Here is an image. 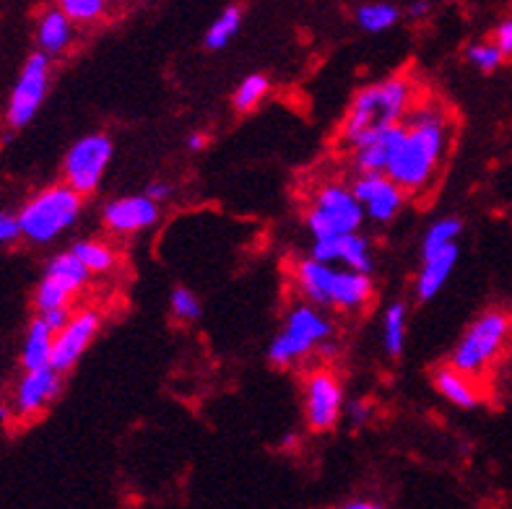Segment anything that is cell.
I'll use <instances>...</instances> for the list:
<instances>
[{
    "instance_id": "obj_29",
    "label": "cell",
    "mask_w": 512,
    "mask_h": 509,
    "mask_svg": "<svg viewBox=\"0 0 512 509\" xmlns=\"http://www.w3.org/2000/svg\"><path fill=\"white\" fill-rule=\"evenodd\" d=\"M169 310L182 323H193V320L201 317V299L195 297V291L185 289V286H177L172 291V297H169Z\"/></svg>"
},
{
    "instance_id": "obj_2",
    "label": "cell",
    "mask_w": 512,
    "mask_h": 509,
    "mask_svg": "<svg viewBox=\"0 0 512 509\" xmlns=\"http://www.w3.org/2000/svg\"><path fill=\"white\" fill-rule=\"evenodd\" d=\"M414 107V84L409 76H390L380 84L362 89L351 102L341 123V141L354 149L357 143L398 128Z\"/></svg>"
},
{
    "instance_id": "obj_21",
    "label": "cell",
    "mask_w": 512,
    "mask_h": 509,
    "mask_svg": "<svg viewBox=\"0 0 512 509\" xmlns=\"http://www.w3.org/2000/svg\"><path fill=\"white\" fill-rule=\"evenodd\" d=\"M71 252L89 273H110L117 263L115 250L99 239H78Z\"/></svg>"
},
{
    "instance_id": "obj_30",
    "label": "cell",
    "mask_w": 512,
    "mask_h": 509,
    "mask_svg": "<svg viewBox=\"0 0 512 509\" xmlns=\"http://www.w3.org/2000/svg\"><path fill=\"white\" fill-rule=\"evenodd\" d=\"M60 11L73 21V24H89V21H97L104 13L102 0H63L60 3Z\"/></svg>"
},
{
    "instance_id": "obj_39",
    "label": "cell",
    "mask_w": 512,
    "mask_h": 509,
    "mask_svg": "<svg viewBox=\"0 0 512 509\" xmlns=\"http://www.w3.org/2000/svg\"><path fill=\"white\" fill-rule=\"evenodd\" d=\"M429 11V6L427 3H414V6H411V16H424V13Z\"/></svg>"
},
{
    "instance_id": "obj_16",
    "label": "cell",
    "mask_w": 512,
    "mask_h": 509,
    "mask_svg": "<svg viewBox=\"0 0 512 509\" xmlns=\"http://www.w3.org/2000/svg\"><path fill=\"white\" fill-rule=\"evenodd\" d=\"M398 136H401V125H398V128L383 130V133H377V136L357 143V146L351 149V162H354L357 172L359 174L388 172V164L390 159H393V151H396Z\"/></svg>"
},
{
    "instance_id": "obj_32",
    "label": "cell",
    "mask_w": 512,
    "mask_h": 509,
    "mask_svg": "<svg viewBox=\"0 0 512 509\" xmlns=\"http://www.w3.org/2000/svg\"><path fill=\"white\" fill-rule=\"evenodd\" d=\"M494 47L502 52V58L512 55V19H505L494 29Z\"/></svg>"
},
{
    "instance_id": "obj_20",
    "label": "cell",
    "mask_w": 512,
    "mask_h": 509,
    "mask_svg": "<svg viewBox=\"0 0 512 509\" xmlns=\"http://www.w3.org/2000/svg\"><path fill=\"white\" fill-rule=\"evenodd\" d=\"M435 387H437V393L448 400V403H453V406L466 408V411H471V408L479 406L481 395H479V390H476L474 380H471V377H466V374L455 372L453 367L437 369Z\"/></svg>"
},
{
    "instance_id": "obj_9",
    "label": "cell",
    "mask_w": 512,
    "mask_h": 509,
    "mask_svg": "<svg viewBox=\"0 0 512 509\" xmlns=\"http://www.w3.org/2000/svg\"><path fill=\"white\" fill-rule=\"evenodd\" d=\"M47 86H50V58L42 52H32L13 84L11 99H8L6 120L11 128H26L32 123L45 102Z\"/></svg>"
},
{
    "instance_id": "obj_25",
    "label": "cell",
    "mask_w": 512,
    "mask_h": 509,
    "mask_svg": "<svg viewBox=\"0 0 512 509\" xmlns=\"http://www.w3.org/2000/svg\"><path fill=\"white\" fill-rule=\"evenodd\" d=\"M240 26H242V8L237 6L224 8V11L216 16L214 24L208 26V32H206L208 50H221V47H227L234 39V34L240 32Z\"/></svg>"
},
{
    "instance_id": "obj_1",
    "label": "cell",
    "mask_w": 512,
    "mask_h": 509,
    "mask_svg": "<svg viewBox=\"0 0 512 509\" xmlns=\"http://www.w3.org/2000/svg\"><path fill=\"white\" fill-rule=\"evenodd\" d=\"M450 143L448 112L435 104L416 107L403 120L396 151L388 164V177L403 193H422L440 172Z\"/></svg>"
},
{
    "instance_id": "obj_13",
    "label": "cell",
    "mask_w": 512,
    "mask_h": 509,
    "mask_svg": "<svg viewBox=\"0 0 512 509\" xmlns=\"http://www.w3.org/2000/svg\"><path fill=\"white\" fill-rule=\"evenodd\" d=\"M104 226L112 234H136L149 229L159 219V206L146 195H128V198H115L110 200L102 211Z\"/></svg>"
},
{
    "instance_id": "obj_3",
    "label": "cell",
    "mask_w": 512,
    "mask_h": 509,
    "mask_svg": "<svg viewBox=\"0 0 512 509\" xmlns=\"http://www.w3.org/2000/svg\"><path fill=\"white\" fill-rule=\"evenodd\" d=\"M294 281L302 297L312 307H333V310L354 312L362 310L372 299V278L362 273L325 265L318 260L305 258L294 265Z\"/></svg>"
},
{
    "instance_id": "obj_5",
    "label": "cell",
    "mask_w": 512,
    "mask_h": 509,
    "mask_svg": "<svg viewBox=\"0 0 512 509\" xmlns=\"http://www.w3.org/2000/svg\"><path fill=\"white\" fill-rule=\"evenodd\" d=\"M512 336V315L505 310H489L468 325L458 346L453 348L450 367L466 377H479L500 359Z\"/></svg>"
},
{
    "instance_id": "obj_11",
    "label": "cell",
    "mask_w": 512,
    "mask_h": 509,
    "mask_svg": "<svg viewBox=\"0 0 512 509\" xmlns=\"http://www.w3.org/2000/svg\"><path fill=\"white\" fill-rule=\"evenodd\" d=\"M102 317L97 310H81L71 315V320L65 323L60 333H55V343H52V369L58 374L68 372L76 367V361L84 356L89 343L97 338Z\"/></svg>"
},
{
    "instance_id": "obj_24",
    "label": "cell",
    "mask_w": 512,
    "mask_h": 509,
    "mask_svg": "<svg viewBox=\"0 0 512 509\" xmlns=\"http://www.w3.org/2000/svg\"><path fill=\"white\" fill-rule=\"evenodd\" d=\"M73 297H76V291L71 286L60 284L58 278L45 276L39 281L37 291H34V307H37L39 315H45V312L52 310H68V304H71Z\"/></svg>"
},
{
    "instance_id": "obj_6",
    "label": "cell",
    "mask_w": 512,
    "mask_h": 509,
    "mask_svg": "<svg viewBox=\"0 0 512 509\" xmlns=\"http://www.w3.org/2000/svg\"><path fill=\"white\" fill-rule=\"evenodd\" d=\"M333 323L318 307L307 302L294 304L292 310L286 312L284 328L276 333V338L268 346V359L276 367H289L294 361L305 359L318 346L331 343Z\"/></svg>"
},
{
    "instance_id": "obj_40",
    "label": "cell",
    "mask_w": 512,
    "mask_h": 509,
    "mask_svg": "<svg viewBox=\"0 0 512 509\" xmlns=\"http://www.w3.org/2000/svg\"><path fill=\"white\" fill-rule=\"evenodd\" d=\"M8 416H11V411H8L6 406H0V421H6Z\"/></svg>"
},
{
    "instance_id": "obj_37",
    "label": "cell",
    "mask_w": 512,
    "mask_h": 509,
    "mask_svg": "<svg viewBox=\"0 0 512 509\" xmlns=\"http://www.w3.org/2000/svg\"><path fill=\"white\" fill-rule=\"evenodd\" d=\"M208 146V136L206 133H193V136L188 138V149L190 151H203Z\"/></svg>"
},
{
    "instance_id": "obj_31",
    "label": "cell",
    "mask_w": 512,
    "mask_h": 509,
    "mask_svg": "<svg viewBox=\"0 0 512 509\" xmlns=\"http://www.w3.org/2000/svg\"><path fill=\"white\" fill-rule=\"evenodd\" d=\"M502 52L494 47V42H476V45L468 47V63L476 65L479 71L492 73L502 65Z\"/></svg>"
},
{
    "instance_id": "obj_35",
    "label": "cell",
    "mask_w": 512,
    "mask_h": 509,
    "mask_svg": "<svg viewBox=\"0 0 512 509\" xmlns=\"http://www.w3.org/2000/svg\"><path fill=\"white\" fill-rule=\"evenodd\" d=\"M146 198L149 200H154V203H162V200H167L169 195H172V185H169V182H164V180H156V182H151L149 187H146Z\"/></svg>"
},
{
    "instance_id": "obj_23",
    "label": "cell",
    "mask_w": 512,
    "mask_h": 509,
    "mask_svg": "<svg viewBox=\"0 0 512 509\" xmlns=\"http://www.w3.org/2000/svg\"><path fill=\"white\" fill-rule=\"evenodd\" d=\"M406 304L393 302L383 315V346L390 356H401L406 346Z\"/></svg>"
},
{
    "instance_id": "obj_22",
    "label": "cell",
    "mask_w": 512,
    "mask_h": 509,
    "mask_svg": "<svg viewBox=\"0 0 512 509\" xmlns=\"http://www.w3.org/2000/svg\"><path fill=\"white\" fill-rule=\"evenodd\" d=\"M45 276L58 278L60 284L71 286V289L78 294V291H81L86 286V281H89L91 273L86 271L84 265L78 263L76 255H73V252L68 250V252H60V255H55V258H52L50 263H47Z\"/></svg>"
},
{
    "instance_id": "obj_28",
    "label": "cell",
    "mask_w": 512,
    "mask_h": 509,
    "mask_svg": "<svg viewBox=\"0 0 512 509\" xmlns=\"http://www.w3.org/2000/svg\"><path fill=\"white\" fill-rule=\"evenodd\" d=\"M268 91H271V81L263 73H253V76H247L237 91H234V107L240 112H250L255 110L263 99L268 97Z\"/></svg>"
},
{
    "instance_id": "obj_33",
    "label": "cell",
    "mask_w": 512,
    "mask_h": 509,
    "mask_svg": "<svg viewBox=\"0 0 512 509\" xmlns=\"http://www.w3.org/2000/svg\"><path fill=\"white\" fill-rule=\"evenodd\" d=\"M19 237L21 232H19V221H16V216L0 211V245H8V242H13V239H19Z\"/></svg>"
},
{
    "instance_id": "obj_26",
    "label": "cell",
    "mask_w": 512,
    "mask_h": 509,
    "mask_svg": "<svg viewBox=\"0 0 512 509\" xmlns=\"http://www.w3.org/2000/svg\"><path fill=\"white\" fill-rule=\"evenodd\" d=\"M461 232H463L461 219L435 221V224L427 229V234H424L422 255L424 258H429V255H435V252L445 250V247L458 245V237H461Z\"/></svg>"
},
{
    "instance_id": "obj_15",
    "label": "cell",
    "mask_w": 512,
    "mask_h": 509,
    "mask_svg": "<svg viewBox=\"0 0 512 509\" xmlns=\"http://www.w3.org/2000/svg\"><path fill=\"white\" fill-rule=\"evenodd\" d=\"M60 393V374L55 369H37V372H24V377L16 385L13 395V413L21 419H32L45 411L52 400Z\"/></svg>"
},
{
    "instance_id": "obj_36",
    "label": "cell",
    "mask_w": 512,
    "mask_h": 509,
    "mask_svg": "<svg viewBox=\"0 0 512 509\" xmlns=\"http://www.w3.org/2000/svg\"><path fill=\"white\" fill-rule=\"evenodd\" d=\"M349 416L354 424H364V421L370 419V406H367V403H362V400H357V403H351Z\"/></svg>"
},
{
    "instance_id": "obj_19",
    "label": "cell",
    "mask_w": 512,
    "mask_h": 509,
    "mask_svg": "<svg viewBox=\"0 0 512 509\" xmlns=\"http://www.w3.org/2000/svg\"><path fill=\"white\" fill-rule=\"evenodd\" d=\"M52 343H55V333L39 317H34L32 323H29V330H26L24 346H21L24 372H37V369L52 367Z\"/></svg>"
},
{
    "instance_id": "obj_7",
    "label": "cell",
    "mask_w": 512,
    "mask_h": 509,
    "mask_svg": "<svg viewBox=\"0 0 512 509\" xmlns=\"http://www.w3.org/2000/svg\"><path fill=\"white\" fill-rule=\"evenodd\" d=\"M362 219L364 211L359 200L354 198L351 187L341 182H328L320 187L318 193L312 195V203L305 213V224L315 242L357 234Z\"/></svg>"
},
{
    "instance_id": "obj_18",
    "label": "cell",
    "mask_w": 512,
    "mask_h": 509,
    "mask_svg": "<svg viewBox=\"0 0 512 509\" xmlns=\"http://www.w3.org/2000/svg\"><path fill=\"white\" fill-rule=\"evenodd\" d=\"M73 42V21L60 8H50L39 16L37 45L42 55H60Z\"/></svg>"
},
{
    "instance_id": "obj_34",
    "label": "cell",
    "mask_w": 512,
    "mask_h": 509,
    "mask_svg": "<svg viewBox=\"0 0 512 509\" xmlns=\"http://www.w3.org/2000/svg\"><path fill=\"white\" fill-rule=\"evenodd\" d=\"M37 317L47 325V328L52 330V333H60V330L65 328V323L71 320V310H52V312H45V315H37Z\"/></svg>"
},
{
    "instance_id": "obj_17",
    "label": "cell",
    "mask_w": 512,
    "mask_h": 509,
    "mask_svg": "<svg viewBox=\"0 0 512 509\" xmlns=\"http://www.w3.org/2000/svg\"><path fill=\"white\" fill-rule=\"evenodd\" d=\"M455 263H458V245L445 247V250L424 258L422 271H419V278H416V299H419V302L435 299L442 291V286L448 284Z\"/></svg>"
},
{
    "instance_id": "obj_8",
    "label": "cell",
    "mask_w": 512,
    "mask_h": 509,
    "mask_svg": "<svg viewBox=\"0 0 512 509\" xmlns=\"http://www.w3.org/2000/svg\"><path fill=\"white\" fill-rule=\"evenodd\" d=\"M112 162V141L104 133H91V136L78 138L73 143L63 162L65 185L81 198L94 193L102 182L104 172Z\"/></svg>"
},
{
    "instance_id": "obj_27",
    "label": "cell",
    "mask_w": 512,
    "mask_h": 509,
    "mask_svg": "<svg viewBox=\"0 0 512 509\" xmlns=\"http://www.w3.org/2000/svg\"><path fill=\"white\" fill-rule=\"evenodd\" d=\"M398 19H401V13H398V8L393 3H364L357 11V24L370 34L385 32Z\"/></svg>"
},
{
    "instance_id": "obj_4",
    "label": "cell",
    "mask_w": 512,
    "mask_h": 509,
    "mask_svg": "<svg viewBox=\"0 0 512 509\" xmlns=\"http://www.w3.org/2000/svg\"><path fill=\"white\" fill-rule=\"evenodd\" d=\"M81 216V195L73 193L71 187L52 185L42 193L26 200L24 208L16 213L21 237L34 245H50L63 232H68Z\"/></svg>"
},
{
    "instance_id": "obj_38",
    "label": "cell",
    "mask_w": 512,
    "mask_h": 509,
    "mask_svg": "<svg viewBox=\"0 0 512 509\" xmlns=\"http://www.w3.org/2000/svg\"><path fill=\"white\" fill-rule=\"evenodd\" d=\"M341 509H385V507L377 502H367V499H354V502L344 504Z\"/></svg>"
},
{
    "instance_id": "obj_14",
    "label": "cell",
    "mask_w": 512,
    "mask_h": 509,
    "mask_svg": "<svg viewBox=\"0 0 512 509\" xmlns=\"http://www.w3.org/2000/svg\"><path fill=\"white\" fill-rule=\"evenodd\" d=\"M310 258L318 260L325 265L341 263L346 271L362 273V276H370L372 273V250L370 242L359 234H349V237L338 239H325V242H315L310 250Z\"/></svg>"
},
{
    "instance_id": "obj_12",
    "label": "cell",
    "mask_w": 512,
    "mask_h": 509,
    "mask_svg": "<svg viewBox=\"0 0 512 509\" xmlns=\"http://www.w3.org/2000/svg\"><path fill=\"white\" fill-rule=\"evenodd\" d=\"M351 193L359 200L364 216H370L377 224H388L396 219V213L406 200V193L388 174H359L351 185Z\"/></svg>"
},
{
    "instance_id": "obj_10",
    "label": "cell",
    "mask_w": 512,
    "mask_h": 509,
    "mask_svg": "<svg viewBox=\"0 0 512 509\" xmlns=\"http://www.w3.org/2000/svg\"><path fill=\"white\" fill-rule=\"evenodd\" d=\"M302 398H305L307 426L312 432H328L338 424L344 406V387L331 369H315L307 374Z\"/></svg>"
}]
</instances>
